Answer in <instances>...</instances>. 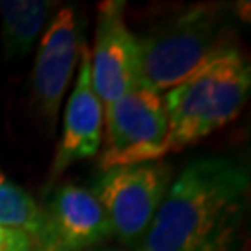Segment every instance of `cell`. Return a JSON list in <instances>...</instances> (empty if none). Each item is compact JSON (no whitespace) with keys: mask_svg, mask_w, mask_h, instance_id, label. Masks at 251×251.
I'll return each mask as SVG.
<instances>
[{"mask_svg":"<svg viewBox=\"0 0 251 251\" xmlns=\"http://www.w3.org/2000/svg\"><path fill=\"white\" fill-rule=\"evenodd\" d=\"M171 152L170 123L160 93L138 86L104 106L99 168L164 160Z\"/></svg>","mask_w":251,"mask_h":251,"instance_id":"277c9868","label":"cell"},{"mask_svg":"<svg viewBox=\"0 0 251 251\" xmlns=\"http://www.w3.org/2000/svg\"><path fill=\"white\" fill-rule=\"evenodd\" d=\"M0 251H37V248L30 236L15 233L6 242H0Z\"/></svg>","mask_w":251,"mask_h":251,"instance_id":"7c38bea8","label":"cell"},{"mask_svg":"<svg viewBox=\"0 0 251 251\" xmlns=\"http://www.w3.org/2000/svg\"><path fill=\"white\" fill-rule=\"evenodd\" d=\"M43 210L23 186L0 171V227L30 236L34 244L41 233Z\"/></svg>","mask_w":251,"mask_h":251,"instance_id":"8fae6325","label":"cell"},{"mask_svg":"<svg viewBox=\"0 0 251 251\" xmlns=\"http://www.w3.org/2000/svg\"><path fill=\"white\" fill-rule=\"evenodd\" d=\"M50 0H0V39L8 58L26 56L54 13Z\"/></svg>","mask_w":251,"mask_h":251,"instance_id":"30bf717a","label":"cell"},{"mask_svg":"<svg viewBox=\"0 0 251 251\" xmlns=\"http://www.w3.org/2000/svg\"><path fill=\"white\" fill-rule=\"evenodd\" d=\"M41 210L37 251H88L112 236L108 218L93 192L73 182L56 190Z\"/></svg>","mask_w":251,"mask_h":251,"instance_id":"ba28073f","label":"cell"},{"mask_svg":"<svg viewBox=\"0 0 251 251\" xmlns=\"http://www.w3.org/2000/svg\"><path fill=\"white\" fill-rule=\"evenodd\" d=\"M250 210V171L225 156L190 162L173 177L136 251H238Z\"/></svg>","mask_w":251,"mask_h":251,"instance_id":"6da1fadb","label":"cell"},{"mask_svg":"<svg viewBox=\"0 0 251 251\" xmlns=\"http://www.w3.org/2000/svg\"><path fill=\"white\" fill-rule=\"evenodd\" d=\"M97 251H125V250H117V248H102V250H97Z\"/></svg>","mask_w":251,"mask_h":251,"instance_id":"5bb4252c","label":"cell"},{"mask_svg":"<svg viewBox=\"0 0 251 251\" xmlns=\"http://www.w3.org/2000/svg\"><path fill=\"white\" fill-rule=\"evenodd\" d=\"M227 21L220 4H194L138 36V84L166 93L229 45Z\"/></svg>","mask_w":251,"mask_h":251,"instance_id":"3957f363","label":"cell"},{"mask_svg":"<svg viewBox=\"0 0 251 251\" xmlns=\"http://www.w3.org/2000/svg\"><path fill=\"white\" fill-rule=\"evenodd\" d=\"M250 90V63L229 43L184 82L162 93L171 152L188 149L236 119L248 102Z\"/></svg>","mask_w":251,"mask_h":251,"instance_id":"7a4b0ae2","label":"cell"},{"mask_svg":"<svg viewBox=\"0 0 251 251\" xmlns=\"http://www.w3.org/2000/svg\"><path fill=\"white\" fill-rule=\"evenodd\" d=\"M82 45L75 9H58L39 37L32 75V99L37 112L50 125L60 114L63 95L78 67Z\"/></svg>","mask_w":251,"mask_h":251,"instance_id":"52a82bcc","label":"cell"},{"mask_svg":"<svg viewBox=\"0 0 251 251\" xmlns=\"http://www.w3.org/2000/svg\"><path fill=\"white\" fill-rule=\"evenodd\" d=\"M138 63V36L126 25L125 4L100 2L95 43L90 50V75L102 108L140 86Z\"/></svg>","mask_w":251,"mask_h":251,"instance_id":"8992f818","label":"cell"},{"mask_svg":"<svg viewBox=\"0 0 251 251\" xmlns=\"http://www.w3.org/2000/svg\"><path fill=\"white\" fill-rule=\"evenodd\" d=\"M102 116L104 108L91 86L90 49L84 43L75 86L65 104L62 136L54 152L50 179H58L73 164L99 154L102 142Z\"/></svg>","mask_w":251,"mask_h":251,"instance_id":"9c48e42d","label":"cell"},{"mask_svg":"<svg viewBox=\"0 0 251 251\" xmlns=\"http://www.w3.org/2000/svg\"><path fill=\"white\" fill-rule=\"evenodd\" d=\"M15 233H17V231H6V229H2V227H0V242H6V240L11 238Z\"/></svg>","mask_w":251,"mask_h":251,"instance_id":"4fadbf2b","label":"cell"},{"mask_svg":"<svg viewBox=\"0 0 251 251\" xmlns=\"http://www.w3.org/2000/svg\"><path fill=\"white\" fill-rule=\"evenodd\" d=\"M173 168L168 162H145L102 171L93 184L112 236L123 244H136L145 234L168 194Z\"/></svg>","mask_w":251,"mask_h":251,"instance_id":"5b68a950","label":"cell"}]
</instances>
